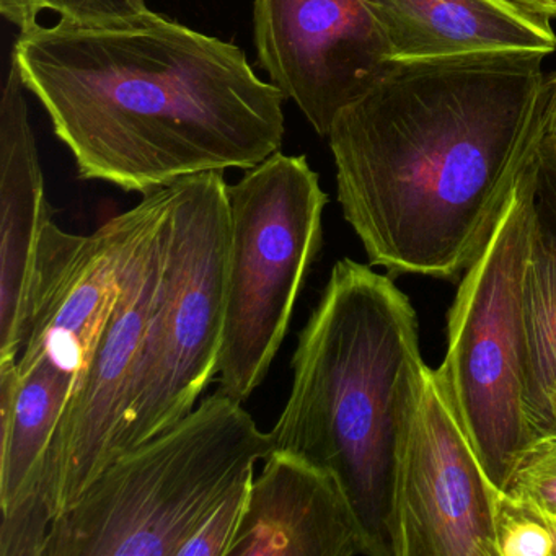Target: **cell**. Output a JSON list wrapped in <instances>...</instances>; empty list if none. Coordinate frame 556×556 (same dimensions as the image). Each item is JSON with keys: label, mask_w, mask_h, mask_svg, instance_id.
<instances>
[{"label": "cell", "mask_w": 556, "mask_h": 556, "mask_svg": "<svg viewBox=\"0 0 556 556\" xmlns=\"http://www.w3.org/2000/svg\"><path fill=\"white\" fill-rule=\"evenodd\" d=\"M545 138L555 146L556 149V129H546L545 128Z\"/></svg>", "instance_id": "obj_24"}, {"label": "cell", "mask_w": 556, "mask_h": 556, "mask_svg": "<svg viewBox=\"0 0 556 556\" xmlns=\"http://www.w3.org/2000/svg\"><path fill=\"white\" fill-rule=\"evenodd\" d=\"M540 144V142H539ZM535 151L517 175L447 315L439 389L497 493L535 435L527 413L526 282L539 227Z\"/></svg>", "instance_id": "obj_5"}, {"label": "cell", "mask_w": 556, "mask_h": 556, "mask_svg": "<svg viewBox=\"0 0 556 556\" xmlns=\"http://www.w3.org/2000/svg\"><path fill=\"white\" fill-rule=\"evenodd\" d=\"M548 519L549 526H552L553 533H555L556 540V517H546Z\"/></svg>", "instance_id": "obj_25"}, {"label": "cell", "mask_w": 556, "mask_h": 556, "mask_svg": "<svg viewBox=\"0 0 556 556\" xmlns=\"http://www.w3.org/2000/svg\"><path fill=\"white\" fill-rule=\"evenodd\" d=\"M526 318L527 413L539 439L556 434V232L540 213L527 271Z\"/></svg>", "instance_id": "obj_15"}, {"label": "cell", "mask_w": 556, "mask_h": 556, "mask_svg": "<svg viewBox=\"0 0 556 556\" xmlns=\"http://www.w3.org/2000/svg\"><path fill=\"white\" fill-rule=\"evenodd\" d=\"M252 477L240 481L194 530L178 556H227L242 520Z\"/></svg>", "instance_id": "obj_18"}, {"label": "cell", "mask_w": 556, "mask_h": 556, "mask_svg": "<svg viewBox=\"0 0 556 556\" xmlns=\"http://www.w3.org/2000/svg\"><path fill=\"white\" fill-rule=\"evenodd\" d=\"M546 54L392 63L328 132L338 201L370 266L455 279L545 135Z\"/></svg>", "instance_id": "obj_1"}, {"label": "cell", "mask_w": 556, "mask_h": 556, "mask_svg": "<svg viewBox=\"0 0 556 556\" xmlns=\"http://www.w3.org/2000/svg\"><path fill=\"white\" fill-rule=\"evenodd\" d=\"M536 206L556 232V149L545 135L536 151Z\"/></svg>", "instance_id": "obj_20"}, {"label": "cell", "mask_w": 556, "mask_h": 556, "mask_svg": "<svg viewBox=\"0 0 556 556\" xmlns=\"http://www.w3.org/2000/svg\"><path fill=\"white\" fill-rule=\"evenodd\" d=\"M253 35L269 83L324 138L392 64L369 0H253Z\"/></svg>", "instance_id": "obj_9"}, {"label": "cell", "mask_w": 556, "mask_h": 556, "mask_svg": "<svg viewBox=\"0 0 556 556\" xmlns=\"http://www.w3.org/2000/svg\"><path fill=\"white\" fill-rule=\"evenodd\" d=\"M392 63L529 51L549 56V18L509 0H369Z\"/></svg>", "instance_id": "obj_13"}, {"label": "cell", "mask_w": 556, "mask_h": 556, "mask_svg": "<svg viewBox=\"0 0 556 556\" xmlns=\"http://www.w3.org/2000/svg\"><path fill=\"white\" fill-rule=\"evenodd\" d=\"M497 497L429 369L403 458L400 556H497Z\"/></svg>", "instance_id": "obj_10"}, {"label": "cell", "mask_w": 556, "mask_h": 556, "mask_svg": "<svg viewBox=\"0 0 556 556\" xmlns=\"http://www.w3.org/2000/svg\"><path fill=\"white\" fill-rule=\"evenodd\" d=\"M271 452V434L219 387L161 434L116 455L54 520L41 556H178Z\"/></svg>", "instance_id": "obj_4"}, {"label": "cell", "mask_w": 556, "mask_h": 556, "mask_svg": "<svg viewBox=\"0 0 556 556\" xmlns=\"http://www.w3.org/2000/svg\"><path fill=\"white\" fill-rule=\"evenodd\" d=\"M504 493L556 517V434L535 439L520 458Z\"/></svg>", "instance_id": "obj_17"}, {"label": "cell", "mask_w": 556, "mask_h": 556, "mask_svg": "<svg viewBox=\"0 0 556 556\" xmlns=\"http://www.w3.org/2000/svg\"><path fill=\"white\" fill-rule=\"evenodd\" d=\"M41 11L43 0H0V14L21 28V34L37 27Z\"/></svg>", "instance_id": "obj_21"}, {"label": "cell", "mask_w": 556, "mask_h": 556, "mask_svg": "<svg viewBox=\"0 0 556 556\" xmlns=\"http://www.w3.org/2000/svg\"><path fill=\"white\" fill-rule=\"evenodd\" d=\"M513 4L519 5L523 11L542 17L556 18V0H509Z\"/></svg>", "instance_id": "obj_22"}, {"label": "cell", "mask_w": 556, "mask_h": 556, "mask_svg": "<svg viewBox=\"0 0 556 556\" xmlns=\"http://www.w3.org/2000/svg\"><path fill=\"white\" fill-rule=\"evenodd\" d=\"M548 105L545 113V128L556 129V74L548 79Z\"/></svg>", "instance_id": "obj_23"}, {"label": "cell", "mask_w": 556, "mask_h": 556, "mask_svg": "<svg viewBox=\"0 0 556 556\" xmlns=\"http://www.w3.org/2000/svg\"><path fill=\"white\" fill-rule=\"evenodd\" d=\"M273 452L320 468L350 503L369 556H400L406 442L431 367L418 315L390 276L343 258L299 334Z\"/></svg>", "instance_id": "obj_3"}, {"label": "cell", "mask_w": 556, "mask_h": 556, "mask_svg": "<svg viewBox=\"0 0 556 556\" xmlns=\"http://www.w3.org/2000/svg\"><path fill=\"white\" fill-rule=\"evenodd\" d=\"M168 206L167 185L154 191L151 219L126 266L115 307L64 409L40 488L25 506L51 523L79 501L112 458L161 298Z\"/></svg>", "instance_id": "obj_8"}, {"label": "cell", "mask_w": 556, "mask_h": 556, "mask_svg": "<svg viewBox=\"0 0 556 556\" xmlns=\"http://www.w3.org/2000/svg\"><path fill=\"white\" fill-rule=\"evenodd\" d=\"M168 187L161 298L110 462L190 415L219 367L229 185L223 172H204Z\"/></svg>", "instance_id": "obj_6"}, {"label": "cell", "mask_w": 556, "mask_h": 556, "mask_svg": "<svg viewBox=\"0 0 556 556\" xmlns=\"http://www.w3.org/2000/svg\"><path fill=\"white\" fill-rule=\"evenodd\" d=\"M328 194L305 155L275 152L229 185L230 242L220 389L245 402L285 341L321 249Z\"/></svg>", "instance_id": "obj_7"}, {"label": "cell", "mask_w": 556, "mask_h": 556, "mask_svg": "<svg viewBox=\"0 0 556 556\" xmlns=\"http://www.w3.org/2000/svg\"><path fill=\"white\" fill-rule=\"evenodd\" d=\"M497 556H556V540L546 516L507 493L496 509Z\"/></svg>", "instance_id": "obj_16"}, {"label": "cell", "mask_w": 556, "mask_h": 556, "mask_svg": "<svg viewBox=\"0 0 556 556\" xmlns=\"http://www.w3.org/2000/svg\"><path fill=\"white\" fill-rule=\"evenodd\" d=\"M76 377L40 356L0 369V513L34 501Z\"/></svg>", "instance_id": "obj_14"}, {"label": "cell", "mask_w": 556, "mask_h": 556, "mask_svg": "<svg viewBox=\"0 0 556 556\" xmlns=\"http://www.w3.org/2000/svg\"><path fill=\"white\" fill-rule=\"evenodd\" d=\"M265 460L227 556H369L356 516L330 475L285 452Z\"/></svg>", "instance_id": "obj_12"}, {"label": "cell", "mask_w": 556, "mask_h": 556, "mask_svg": "<svg viewBox=\"0 0 556 556\" xmlns=\"http://www.w3.org/2000/svg\"><path fill=\"white\" fill-rule=\"evenodd\" d=\"M18 64L0 103V369L18 363L27 337L45 230L51 217Z\"/></svg>", "instance_id": "obj_11"}, {"label": "cell", "mask_w": 556, "mask_h": 556, "mask_svg": "<svg viewBox=\"0 0 556 556\" xmlns=\"http://www.w3.org/2000/svg\"><path fill=\"white\" fill-rule=\"evenodd\" d=\"M12 58L83 180L149 194L190 175L249 170L285 138V93L239 47L149 9L37 25Z\"/></svg>", "instance_id": "obj_2"}, {"label": "cell", "mask_w": 556, "mask_h": 556, "mask_svg": "<svg viewBox=\"0 0 556 556\" xmlns=\"http://www.w3.org/2000/svg\"><path fill=\"white\" fill-rule=\"evenodd\" d=\"M43 9L83 24H105L148 11L144 0H43Z\"/></svg>", "instance_id": "obj_19"}]
</instances>
